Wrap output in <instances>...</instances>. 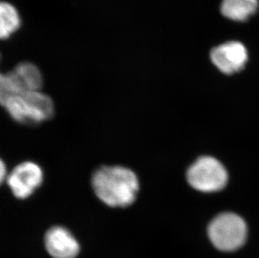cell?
<instances>
[{"mask_svg":"<svg viewBox=\"0 0 259 258\" xmlns=\"http://www.w3.org/2000/svg\"><path fill=\"white\" fill-rule=\"evenodd\" d=\"M92 185L97 197L113 208L132 205L140 190V182L135 172L118 165L98 168L93 173Z\"/></svg>","mask_w":259,"mask_h":258,"instance_id":"6da1fadb","label":"cell"},{"mask_svg":"<svg viewBox=\"0 0 259 258\" xmlns=\"http://www.w3.org/2000/svg\"><path fill=\"white\" fill-rule=\"evenodd\" d=\"M208 236L213 246L223 251L241 248L247 240V227L244 220L234 213H223L208 227Z\"/></svg>","mask_w":259,"mask_h":258,"instance_id":"3957f363","label":"cell"},{"mask_svg":"<svg viewBox=\"0 0 259 258\" xmlns=\"http://www.w3.org/2000/svg\"><path fill=\"white\" fill-rule=\"evenodd\" d=\"M187 181L201 192H215L223 190L228 181L225 167L217 158L204 156L199 158L187 172Z\"/></svg>","mask_w":259,"mask_h":258,"instance_id":"277c9868","label":"cell"},{"mask_svg":"<svg viewBox=\"0 0 259 258\" xmlns=\"http://www.w3.org/2000/svg\"><path fill=\"white\" fill-rule=\"evenodd\" d=\"M21 19L17 9L10 3L0 2V39L10 38L20 29Z\"/></svg>","mask_w":259,"mask_h":258,"instance_id":"9c48e42d","label":"cell"},{"mask_svg":"<svg viewBox=\"0 0 259 258\" xmlns=\"http://www.w3.org/2000/svg\"><path fill=\"white\" fill-rule=\"evenodd\" d=\"M258 0H223V16L234 21H246L258 10Z\"/></svg>","mask_w":259,"mask_h":258,"instance_id":"ba28073f","label":"cell"},{"mask_svg":"<svg viewBox=\"0 0 259 258\" xmlns=\"http://www.w3.org/2000/svg\"><path fill=\"white\" fill-rule=\"evenodd\" d=\"M7 168L5 162L0 158V185L5 182V180H7Z\"/></svg>","mask_w":259,"mask_h":258,"instance_id":"7c38bea8","label":"cell"},{"mask_svg":"<svg viewBox=\"0 0 259 258\" xmlns=\"http://www.w3.org/2000/svg\"><path fill=\"white\" fill-rule=\"evenodd\" d=\"M25 92L26 91L20 80V76L15 69L5 74L0 71V104L3 106L8 98Z\"/></svg>","mask_w":259,"mask_h":258,"instance_id":"8fae6325","label":"cell"},{"mask_svg":"<svg viewBox=\"0 0 259 258\" xmlns=\"http://www.w3.org/2000/svg\"><path fill=\"white\" fill-rule=\"evenodd\" d=\"M44 181L40 166L34 162L20 163L7 176L8 186L15 197L25 200L36 191Z\"/></svg>","mask_w":259,"mask_h":258,"instance_id":"5b68a950","label":"cell"},{"mask_svg":"<svg viewBox=\"0 0 259 258\" xmlns=\"http://www.w3.org/2000/svg\"><path fill=\"white\" fill-rule=\"evenodd\" d=\"M43 244L52 258H76L81 251L77 236L63 226L50 227L43 236Z\"/></svg>","mask_w":259,"mask_h":258,"instance_id":"8992f818","label":"cell"},{"mask_svg":"<svg viewBox=\"0 0 259 258\" xmlns=\"http://www.w3.org/2000/svg\"><path fill=\"white\" fill-rule=\"evenodd\" d=\"M15 71L20 76L26 92L39 91L43 85V76L39 69L30 62H21L15 66Z\"/></svg>","mask_w":259,"mask_h":258,"instance_id":"30bf717a","label":"cell"},{"mask_svg":"<svg viewBox=\"0 0 259 258\" xmlns=\"http://www.w3.org/2000/svg\"><path fill=\"white\" fill-rule=\"evenodd\" d=\"M3 106L13 119L22 124H39L51 119L54 115L53 101L40 91L12 96Z\"/></svg>","mask_w":259,"mask_h":258,"instance_id":"7a4b0ae2","label":"cell"},{"mask_svg":"<svg viewBox=\"0 0 259 258\" xmlns=\"http://www.w3.org/2000/svg\"><path fill=\"white\" fill-rule=\"evenodd\" d=\"M210 60L219 71L232 75L244 68L248 60V53L241 42H226L212 49Z\"/></svg>","mask_w":259,"mask_h":258,"instance_id":"52a82bcc","label":"cell"}]
</instances>
